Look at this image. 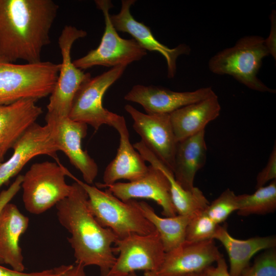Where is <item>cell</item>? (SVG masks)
I'll return each mask as SVG.
<instances>
[{"label":"cell","instance_id":"cell-13","mask_svg":"<svg viewBox=\"0 0 276 276\" xmlns=\"http://www.w3.org/2000/svg\"><path fill=\"white\" fill-rule=\"evenodd\" d=\"M46 123L53 129L55 140L70 163L82 174L86 183L92 184L98 174V166L87 151L82 148V140L87 134V125L71 120L68 117L46 114Z\"/></svg>","mask_w":276,"mask_h":276},{"label":"cell","instance_id":"cell-39","mask_svg":"<svg viewBox=\"0 0 276 276\" xmlns=\"http://www.w3.org/2000/svg\"><path fill=\"white\" fill-rule=\"evenodd\" d=\"M3 160V158L0 156V164L2 163V162Z\"/></svg>","mask_w":276,"mask_h":276},{"label":"cell","instance_id":"cell-32","mask_svg":"<svg viewBox=\"0 0 276 276\" xmlns=\"http://www.w3.org/2000/svg\"><path fill=\"white\" fill-rule=\"evenodd\" d=\"M23 175H19L11 186L0 193V211L13 198L21 188Z\"/></svg>","mask_w":276,"mask_h":276},{"label":"cell","instance_id":"cell-36","mask_svg":"<svg viewBox=\"0 0 276 276\" xmlns=\"http://www.w3.org/2000/svg\"><path fill=\"white\" fill-rule=\"evenodd\" d=\"M187 276H209V275L206 273V272L204 270L201 272L191 273Z\"/></svg>","mask_w":276,"mask_h":276},{"label":"cell","instance_id":"cell-16","mask_svg":"<svg viewBox=\"0 0 276 276\" xmlns=\"http://www.w3.org/2000/svg\"><path fill=\"white\" fill-rule=\"evenodd\" d=\"M216 94L211 87L192 91H174L154 85H134L124 96L126 101L141 105L147 114H170L176 110L194 103Z\"/></svg>","mask_w":276,"mask_h":276},{"label":"cell","instance_id":"cell-22","mask_svg":"<svg viewBox=\"0 0 276 276\" xmlns=\"http://www.w3.org/2000/svg\"><path fill=\"white\" fill-rule=\"evenodd\" d=\"M133 146L145 161L159 169L168 178L172 201L178 215L192 217L206 209L210 202L199 188L194 187L190 191L185 190L175 180L172 171L141 141Z\"/></svg>","mask_w":276,"mask_h":276},{"label":"cell","instance_id":"cell-17","mask_svg":"<svg viewBox=\"0 0 276 276\" xmlns=\"http://www.w3.org/2000/svg\"><path fill=\"white\" fill-rule=\"evenodd\" d=\"M135 2V0H122L120 12L110 16L111 23L117 31L130 34L146 51L157 52L162 54L167 62V76L173 78L176 73L178 57L189 55L191 49L183 43L171 49L159 42L148 26L136 20L131 15L130 8Z\"/></svg>","mask_w":276,"mask_h":276},{"label":"cell","instance_id":"cell-12","mask_svg":"<svg viewBox=\"0 0 276 276\" xmlns=\"http://www.w3.org/2000/svg\"><path fill=\"white\" fill-rule=\"evenodd\" d=\"M11 156L0 164V188L18 174L34 157L47 155L58 162L57 152L59 151L51 126H41L36 123L30 126L16 141Z\"/></svg>","mask_w":276,"mask_h":276},{"label":"cell","instance_id":"cell-4","mask_svg":"<svg viewBox=\"0 0 276 276\" xmlns=\"http://www.w3.org/2000/svg\"><path fill=\"white\" fill-rule=\"evenodd\" d=\"M60 67L50 61L16 64L0 60V105L50 95Z\"/></svg>","mask_w":276,"mask_h":276},{"label":"cell","instance_id":"cell-27","mask_svg":"<svg viewBox=\"0 0 276 276\" xmlns=\"http://www.w3.org/2000/svg\"><path fill=\"white\" fill-rule=\"evenodd\" d=\"M219 225L210 218L205 210L202 211L191 217L186 228L185 240L198 242L214 239Z\"/></svg>","mask_w":276,"mask_h":276},{"label":"cell","instance_id":"cell-1","mask_svg":"<svg viewBox=\"0 0 276 276\" xmlns=\"http://www.w3.org/2000/svg\"><path fill=\"white\" fill-rule=\"evenodd\" d=\"M58 9L52 0H0V60L41 61Z\"/></svg>","mask_w":276,"mask_h":276},{"label":"cell","instance_id":"cell-26","mask_svg":"<svg viewBox=\"0 0 276 276\" xmlns=\"http://www.w3.org/2000/svg\"><path fill=\"white\" fill-rule=\"evenodd\" d=\"M237 214L242 216L265 215L276 210V180L257 189L252 194L237 195Z\"/></svg>","mask_w":276,"mask_h":276},{"label":"cell","instance_id":"cell-7","mask_svg":"<svg viewBox=\"0 0 276 276\" xmlns=\"http://www.w3.org/2000/svg\"><path fill=\"white\" fill-rule=\"evenodd\" d=\"M97 8L103 14L105 29L99 46L84 56L73 61L82 70L97 65L115 67L127 66L142 59L147 55L144 49L133 38L124 39L118 34L110 20L109 10L113 7L109 0L95 1Z\"/></svg>","mask_w":276,"mask_h":276},{"label":"cell","instance_id":"cell-8","mask_svg":"<svg viewBox=\"0 0 276 276\" xmlns=\"http://www.w3.org/2000/svg\"><path fill=\"white\" fill-rule=\"evenodd\" d=\"M126 66L110 68L84 82L76 91L68 114L71 120L89 125L96 131L104 124L112 126L120 115L103 106L106 90L123 74Z\"/></svg>","mask_w":276,"mask_h":276},{"label":"cell","instance_id":"cell-14","mask_svg":"<svg viewBox=\"0 0 276 276\" xmlns=\"http://www.w3.org/2000/svg\"><path fill=\"white\" fill-rule=\"evenodd\" d=\"M96 186L99 189L106 188L123 201L136 198L155 201L162 207V214L166 217L177 215L171 199L169 181L159 169L153 166H149L146 174L137 180L110 185L97 183Z\"/></svg>","mask_w":276,"mask_h":276},{"label":"cell","instance_id":"cell-10","mask_svg":"<svg viewBox=\"0 0 276 276\" xmlns=\"http://www.w3.org/2000/svg\"><path fill=\"white\" fill-rule=\"evenodd\" d=\"M115 252L119 255L107 276H118L137 270L157 272L165 255L158 233L132 234L117 239Z\"/></svg>","mask_w":276,"mask_h":276},{"label":"cell","instance_id":"cell-34","mask_svg":"<svg viewBox=\"0 0 276 276\" xmlns=\"http://www.w3.org/2000/svg\"><path fill=\"white\" fill-rule=\"evenodd\" d=\"M216 266H210L205 270L209 276H231L223 255L217 260Z\"/></svg>","mask_w":276,"mask_h":276},{"label":"cell","instance_id":"cell-23","mask_svg":"<svg viewBox=\"0 0 276 276\" xmlns=\"http://www.w3.org/2000/svg\"><path fill=\"white\" fill-rule=\"evenodd\" d=\"M206 151L205 130L177 142L173 173L185 190L194 188L195 176L205 164Z\"/></svg>","mask_w":276,"mask_h":276},{"label":"cell","instance_id":"cell-29","mask_svg":"<svg viewBox=\"0 0 276 276\" xmlns=\"http://www.w3.org/2000/svg\"><path fill=\"white\" fill-rule=\"evenodd\" d=\"M239 276H276V249H266Z\"/></svg>","mask_w":276,"mask_h":276},{"label":"cell","instance_id":"cell-5","mask_svg":"<svg viewBox=\"0 0 276 276\" xmlns=\"http://www.w3.org/2000/svg\"><path fill=\"white\" fill-rule=\"evenodd\" d=\"M268 55L264 38L248 35L239 39L233 47L213 56L208 66L212 73L231 76L251 89L274 93L275 90L266 86L257 77L263 59Z\"/></svg>","mask_w":276,"mask_h":276},{"label":"cell","instance_id":"cell-20","mask_svg":"<svg viewBox=\"0 0 276 276\" xmlns=\"http://www.w3.org/2000/svg\"><path fill=\"white\" fill-rule=\"evenodd\" d=\"M29 218L14 204L7 203L0 211V263L24 271V257L19 238L27 229Z\"/></svg>","mask_w":276,"mask_h":276},{"label":"cell","instance_id":"cell-37","mask_svg":"<svg viewBox=\"0 0 276 276\" xmlns=\"http://www.w3.org/2000/svg\"><path fill=\"white\" fill-rule=\"evenodd\" d=\"M144 276H160L156 272H145Z\"/></svg>","mask_w":276,"mask_h":276},{"label":"cell","instance_id":"cell-6","mask_svg":"<svg viewBox=\"0 0 276 276\" xmlns=\"http://www.w3.org/2000/svg\"><path fill=\"white\" fill-rule=\"evenodd\" d=\"M66 170L59 162L45 161L32 165L23 175L21 186L22 200L29 212L44 213L69 195L72 185L65 182Z\"/></svg>","mask_w":276,"mask_h":276},{"label":"cell","instance_id":"cell-11","mask_svg":"<svg viewBox=\"0 0 276 276\" xmlns=\"http://www.w3.org/2000/svg\"><path fill=\"white\" fill-rule=\"evenodd\" d=\"M124 108L141 141L173 172L177 142L170 114L144 113L129 104Z\"/></svg>","mask_w":276,"mask_h":276},{"label":"cell","instance_id":"cell-35","mask_svg":"<svg viewBox=\"0 0 276 276\" xmlns=\"http://www.w3.org/2000/svg\"><path fill=\"white\" fill-rule=\"evenodd\" d=\"M85 267L79 263L67 265L66 268L58 276H87Z\"/></svg>","mask_w":276,"mask_h":276},{"label":"cell","instance_id":"cell-25","mask_svg":"<svg viewBox=\"0 0 276 276\" xmlns=\"http://www.w3.org/2000/svg\"><path fill=\"white\" fill-rule=\"evenodd\" d=\"M139 205L144 217L158 233L166 252L185 241L186 228L191 217L177 214L173 217H161L147 202H139Z\"/></svg>","mask_w":276,"mask_h":276},{"label":"cell","instance_id":"cell-28","mask_svg":"<svg viewBox=\"0 0 276 276\" xmlns=\"http://www.w3.org/2000/svg\"><path fill=\"white\" fill-rule=\"evenodd\" d=\"M237 195L233 191L227 189L205 210L210 218L218 224L224 222L234 212L237 211Z\"/></svg>","mask_w":276,"mask_h":276},{"label":"cell","instance_id":"cell-31","mask_svg":"<svg viewBox=\"0 0 276 276\" xmlns=\"http://www.w3.org/2000/svg\"><path fill=\"white\" fill-rule=\"evenodd\" d=\"M67 265H62L53 269L41 271L26 273L10 269L0 265V276H58L67 267Z\"/></svg>","mask_w":276,"mask_h":276},{"label":"cell","instance_id":"cell-15","mask_svg":"<svg viewBox=\"0 0 276 276\" xmlns=\"http://www.w3.org/2000/svg\"><path fill=\"white\" fill-rule=\"evenodd\" d=\"M214 240L184 241L174 249L165 253L163 262L156 273L160 276H187L204 271L222 255Z\"/></svg>","mask_w":276,"mask_h":276},{"label":"cell","instance_id":"cell-30","mask_svg":"<svg viewBox=\"0 0 276 276\" xmlns=\"http://www.w3.org/2000/svg\"><path fill=\"white\" fill-rule=\"evenodd\" d=\"M276 178V145L275 143L266 166L258 174L256 188L264 186L270 180Z\"/></svg>","mask_w":276,"mask_h":276},{"label":"cell","instance_id":"cell-3","mask_svg":"<svg viewBox=\"0 0 276 276\" xmlns=\"http://www.w3.org/2000/svg\"><path fill=\"white\" fill-rule=\"evenodd\" d=\"M66 174L84 188L88 196L89 208L95 219L101 226L110 229L118 239L132 234L147 235L156 231L143 215L138 201H122L107 189L103 191L83 182L67 169Z\"/></svg>","mask_w":276,"mask_h":276},{"label":"cell","instance_id":"cell-21","mask_svg":"<svg viewBox=\"0 0 276 276\" xmlns=\"http://www.w3.org/2000/svg\"><path fill=\"white\" fill-rule=\"evenodd\" d=\"M220 110L221 106L215 94L170 113L177 142L204 130L208 123L219 116Z\"/></svg>","mask_w":276,"mask_h":276},{"label":"cell","instance_id":"cell-9","mask_svg":"<svg viewBox=\"0 0 276 276\" xmlns=\"http://www.w3.org/2000/svg\"><path fill=\"white\" fill-rule=\"evenodd\" d=\"M87 35L85 31L72 26H66L58 38L62 56L58 78L50 95L47 114L58 117H68L74 97L80 86L91 77L77 68L71 58V50L75 41Z\"/></svg>","mask_w":276,"mask_h":276},{"label":"cell","instance_id":"cell-33","mask_svg":"<svg viewBox=\"0 0 276 276\" xmlns=\"http://www.w3.org/2000/svg\"><path fill=\"white\" fill-rule=\"evenodd\" d=\"M271 27L268 37L265 39V43L269 51L274 60L276 59V17L275 11L273 10L270 15Z\"/></svg>","mask_w":276,"mask_h":276},{"label":"cell","instance_id":"cell-18","mask_svg":"<svg viewBox=\"0 0 276 276\" xmlns=\"http://www.w3.org/2000/svg\"><path fill=\"white\" fill-rule=\"evenodd\" d=\"M112 127L120 135V144L114 158L106 167L103 183L110 185L120 179L137 180L147 172L145 160L131 144L129 133L123 116H119Z\"/></svg>","mask_w":276,"mask_h":276},{"label":"cell","instance_id":"cell-19","mask_svg":"<svg viewBox=\"0 0 276 276\" xmlns=\"http://www.w3.org/2000/svg\"><path fill=\"white\" fill-rule=\"evenodd\" d=\"M36 100L25 99L0 105V156L8 150L42 113Z\"/></svg>","mask_w":276,"mask_h":276},{"label":"cell","instance_id":"cell-24","mask_svg":"<svg viewBox=\"0 0 276 276\" xmlns=\"http://www.w3.org/2000/svg\"><path fill=\"white\" fill-rule=\"evenodd\" d=\"M214 239L218 240L225 248L229 261L231 276H239L249 265L251 258L263 249L275 248V236L255 237L240 240L232 237L226 225H219Z\"/></svg>","mask_w":276,"mask_h":276},{"label":"cell","instance_id":"cell-38","mask_svg":"<svg viewBox=\"0 0 276 276\" xmlns=\"http://www.w3.org/2000/svg\"><path fill=\"white\" fill-rule=\"evenodd\" d=\"M118 276H138V275L136 274L135 272H129V273L122 274Z\"/></svg>","mask_w":276,"mask_h":276},{"label":"cell","instance_id":"cell-2","mask_svg":"<svg viewBox=\"0 0 276 276\" xmlns=\"http://www.w3.org/2000/svg\"><path fill=\"white\" fill-rule=\"evenodd\" d=\"M59 222L71 234L67 238L76 263L99 267L101 276H107L117 257L112 245L117 237L96 220L88 204V196L78 182L72 185L69 195L56 205Z\"/></svg>","mask_w":276,"mask_h":276}]
</instances>
